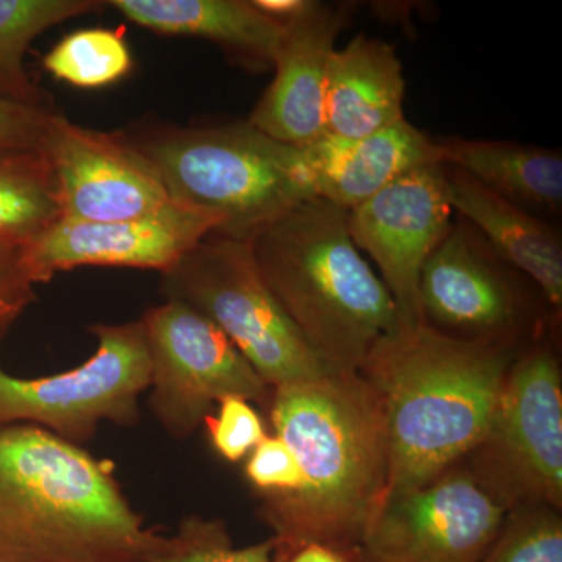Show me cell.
I'll use <instances>...</instances> for the list:
<instances>
[{"instance_id":"29","label":"cell","mask_w":562,"mask_h":562,"mask_svg":"<svg viewBox=\"0 0 562 562\" xmlns=\"http://www.w3.org/2000/svg\"><path fill=\"white\" fill-rule=\"evenodd\" d=\"M55 111L32 109L0 99V146L43 149L47 121Z\"/></svg>"},{"instance_id":"11","label":"cell","mask_w":562,"mask_h":562,"mask_svg":"<svg viewBox=\"0 0 562 562\" xmlns=\"http://www.w3.org/2000/svg\"><path fill=\"white\" fill-rule=\"evenodd\" d=\"M505 509L461 464L384 498L361 542L366 562H480Z\"/></svg>"},{"instance_id":"27","label":"cell","mask_w":562,"mask_h":562,"mask_svg":"<svg viewBox=\"0 0 562 562\" xmlns=\"http://www.w3.org/2000/svg\"><path fill=\"white\" fill-rule=\"evenodd\" d=\"M246 479L261 498L290 497L302 490L301 465L276 435L266 436L246 462Z\"/></svg>"},{"instance_id":"14","label":"cell","mask_w":562,"mask_h":562,"mask_svg":"<svg viewBox=\"0 0 562 562\" xmlns=\"http://www.w3.org/2000/svg\"><path fill=\"white\" fill-rule=\"evenodd\" d=\"M216 231L213 217L177 205L138 221L60 220L25 247V260L38 284L81 266L165 272Z\"/></svg>"},{"instance_id":"10","label":"cell","mask_w":562,"mask_h":562,"mask_svg":"<svg viewBox=\"0 0 562 562\" xmlns=\"http://www.w3.org/2000/svg\"><path fill=\"white\" fill-rule=\"evenodd\" d=\"M525 279L458 216L422 269L425 324L462 341L525 347L550 325L535 308Z\"/></svg>"},{"instance_id":"17","label":"cell","mask_w":562,"mask_h":562,"mask_svg":"<svg viewBox=\"0 0 562 562\" xmlns=\"http://www.w3.org/2000/svg\"><path fill=\"white\" fill-rule=\"evenodd\" d=\"M443 166L447 195L458 216L471 222L506 265L541 292L554 319L562 312V241L542 217L495 194L461 169Z\"/></svg>"},{"instance_id":"30","label":"cell","mask_w":562,"mask_h":562,"mask_svg":"<svg viewBox=\"0 0 562 562\" xmlns=\"http://www.w3.org/2000/svg\"><path fill=\"white\" fill-rule=\"evenodd\" d=\"M276 539L271 562H366L360 546Z\"/></svg>"},{"instance_id":"31","label":"cell","mask_w":562,"mask_h":562,"mask_svg":"<svg viewBox=\"0 0 562 562\" xmlns=\"http://www.w3.org/2000/svg\"><path fill=\"white\" fill-rule=\"evenodd\" d=\"M261 13L279 22L281 27L310 13L317 5L316 0H251Z\"/></svg>"},{"instance_id":"13","label":"cell","mask_w":562,"mask_h":562,"mask_svg":"<svg viewBox=\"0 0 562 562\" xmlns=\"http://www.w3.org/2000/svg\"><path fill=\"white\" fill-rule=\"evenodd\" d=\"M442 165L406 173L349 211L358 250L375 262L398 314V328L425 324L419 283L425 262L452 225Z\"/></svg>"},{"instance_id":"20","label":"cell","mask_w":562,"mask_h":562,"mask_svg":"<svg viewBox=\"0 0 562 562\" xmlns=\"http://www.w3.org/2000/svg\"><path fill=\"white\" fill-rule=\"evenodd\" d=\"M438 144L442 165L461 169L514 205L538 217L561 213V151L509 140L457 136Z\"/></svg>"},{"instance_id":"26","label":"cell","mask_w":562,"mask_h":562,"mask_svg":"<svg viewBox=\"0 0 562 562\" xmlns=\"http://www.w3.org/2000/svg\"><path fill=\"white\" fill-rule=\"evenodd\" d=\"M217 405L216 416L205 419L210 441L224 460L241 461L268 436L261 416L244 398L225 397Z\"/></svg>"},{"instance_id":"15","label":"cell","mask_w":562,"mask_h":562,"mask_svg":"<svg viewBox=\"0 0 562 562\" xmlns=\"http://www.w3.org/2000/svg\"><path fill=\"white\" fill-rule=\"evenodd\" d=\"M349 7L317 2L310 13L283 25L272 83L251 111L249 124L288 146H310L327 133L325 90L328 65Z\"/></svg>"},{"instance_id":"8","label":"cell","mask_w":562,"mask_h":562,"mask_svg":"<svg viewBox=\"0 0 562 562\" xmlns=\"http://www.w3.org/2000/svg\"><path fill=\"white\" fill-rule=\"evenodd\" d=\"M98 349L79 368L41 379H20L0 368V428L29 424L63 441H91L101 422L132 427L150 386L143 321L92 325Z\"/></svg>"},{"instance_id":"25","label":"cell","mask_w":562,"mask_h":562,"mask_svg":"<svg viewBox=\"0 0 562 562\" xmlns=\"http://www.w3.org/2000/svg\"><path fill=\"white\" fill-rule=\"evenodd\" d=\"M480 562H562L561 509L546 505L509 509Z\"/></svg>"},{"instance_id":"1","label":"cell","mask_w":562,"mask_h":562,"mask_svg":"<svg viewBox=\"0 0 562 562\" xmlns=\"http://www.w3.org/2000/svg\"><path fill=\"white\" fill-rule=\"evenodd\" d=\"M273 435L301 465L302 490L261 498L260 517L288 542L360 546L390 480L383 406L358 372H327L273 387Z\"/></svg>"},{"instance_id":"21","label":"cell","mask_w":562,"mask_h":562,"mask_svg":"<svg viewBox=\"0 0 562 562\" xmlns=\"http://www.w3.org/2000/svg\"><path fill=\"white\" fill-rule=\"evenodd\" d=\"M106 7L102 0H0V99L54 111L25 70L29 47L50 27Z\"/></svg>"},{"instance_id":"12","label":"cell","mask_w":562,"mask_h":562,"mask_svg":"<svg viewBox=\"0 0 562 562\" xmlns=\"http://www.w3.org/2000/svg\"><path fill=\"white\" fill-rule=\"evenodd\" d=\"M43 150L57 176L61 220L138 221L176 206L160 173L124 133L92 131L52 113Z\"/></svg>"},{"instance_id":"2","label":"cell","mask_w":562,"mask_h":562,"mask_svg":"<svg viewBox=\"0 0 562 562\" xmlns=\"http://www.w3.org/2000/svg\"><path fill=\"white\" fill-rule=\"evenodd\" d=\"M522 349L462 341L422 324L372 350L358 373L386 419V497L431 483L479 446Z\"/></svg>"},{"instance_id":"19","label":"cell","mask_w":562,"mask_h":562,"mask_svg":"<svg viewBox=\"0 0 562 562\" xmlns=\"http://www.w3.org/2000/svg\"><path fill=\"white\" fill-rule=\"evenodd\" d=\"M406 80L390 43L355 36L333 52L325 90L327 133L358 139L405 120Z\"/></svg>"},{"instance_id":"4","label":"cell","mask_w":562,"mask_h":562,"mask_svg":"<svg viewBox=\"0 0 562 562\" xmlns=\"http://www.w3.org/2000/svg\"><path fill=\"white\" fill-rule=\"evenodd\" d=\"M262 280L330 372H360L398 330L390 291L362 258L349 211L308 199L250 239Z\"/></svg>"},{"instance_id":"22","label":"cell","mask_w":562,"mask_h":562,"mask_svg":"<svg viewBox=\"0 0 562 562\" xmlns=\"http://www.w3.org/2000/svg\"><path fill=\"white\" fill-rule=\"evenodd\" d=\"M60 220V190L46 151L0 146V239L27 247Z\"/></svg>"},{"instance_id":"28","label":"cell","mask_w":562,"mask_h":562,"mask_svg":"<svg viewBox=\"0 0 562 562\" xmlns=\"http://www.w3.org/2000/svg\"><path fill=\"white\" fill-rule=\"evenodd\" d=\"M36 286L25 247L0 239V338L36 301Z\"/></svg>"},{"instance_id":"6","label":"cell","mask_w":562,"mask_h":562,"mask_svg":"<svg viewBox=\"0 0 562 562\" xmlns=\"http://www.w3.org/2000/svg\"><path fill=\"white\" fill-rule=\"evenodd\" d=\"M160 288L213 322L272 390L330 372L262 280L249 241L206 236L161 272Z\"/></svg>"},{"instance_id":"24","label":"cell","mask_w":562,"mask_h":562,"mask_svg":"<svg viewBox=\"0 0 562 562\" xmlns=\"http://www.w3.org/2000/svg\"><path fill=\"white\" fill-rule=\"evenodd\" d=\"M273 536L249 547H235L221 519L184 517L172 535H160L146 562H271Z\"/></svg>"},{"instance_id":"18","label":"cell","mask_w":562,"mask_h":562,"mask_svg":"<svg viewBox=\"0 0 562 562\" xmlns=\"http://www.w3.org/2000/svg\"><path fill=\"white\" fill-rule=\"evenodd\" d=\"M106 5L151 32L209 40L247 69H273L284 35V27L251 0H111Z\"/></svg>"},{"instance_id":"16","label":"cell","mask_w":562,"mask_h":562,"mask_svg":"<svg viewBox=\"0 0 562 562\" xmlns=\"http://www.w3.org/2000/svg\"><path fill=\"white\" fill-rule=\"evenodd\" d=\"M302 150L316 198L347 211L406 173L442 165L438 140L406 120L358 139L325 133Z\"/></svg>"},{"instance_id":"3","label":"cell","mask_w":562,"mask_h":562,"mask_svg":"<svg viewBox=\"0 0 562 562\" xmlns=\"http://www.w3.org/2000/svg\"><path fill=\"white\" fill-rule=\"evenodd\" d=\"M158 539L109 461L35 425L0 428V562H146Z\"/></svg>"},{"instance_id":"7","label":"cell","mask_w":562,"mask_h":562,"mask_svg":"<svg viewBox=\"0 0 562 562\" xmlns=\"http://www.w3.org/2000/svg\"><path fill=\"white\" fill-rule=\"evenodd\" d=\"M547 331L517 355L486 435L460 462L505 512L562 508V372Z\"/></svg>"},{"instance_id":"23","label":"cell","mask_w":562,"mask_h":562,"mask_svg":"<svg viewBox=\"0 0 562 562\" xmlns=\"http://www.w3.org/2000/svg\"><path fill=\"white\" fill-rule=\"evenodd\" d=\"M44 69L77 88L109 87L132 70L131 49L121 33L81 29L69 33L44 57Z\"/></svg>"},{"instance_id":"9","label":"cell","mask_w":562,"mask_h":562,"mask_svg":"<svg viewBox=\"0 0 562 562\" xmlns=\"http://www.w3.org/2000/svg\"><path fill=\"white\" fill-rule=\"evenodd\" d=\"M140 321L150 358L149 408L166 435L190 438L225 397L269 408L272 387L201 313L166 301Z\"/></svg>"},{"instance_id":"5","label":"cell","mask_w":562,"mask_h":562,"mask_svg":"<svg viewBox=\"0 0 562 562\" xmlns=\"http://www.w3.org/2000/svg\"><path fill=\"white\" fill-rule=\"evenodd\" d=\"M132 140L177 206L217 222L213 235L250 241L299 203L316 198L303 150L269 138L247 121L162 128Z\"/></svg>"}]
</instances>
